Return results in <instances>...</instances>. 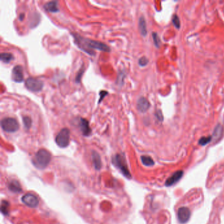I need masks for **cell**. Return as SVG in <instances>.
Returning <instances> with one entry per match:
<instances>
[{"mask_svg":"<svg viewBox=\"0 0 224 224\" xmlns=\"http://www.w3.org/2000/svg\"><path fill=\"white\" fill-rule=\"evenodd\" d=\"M92 157H93V163L95 164V167H96L97 170H99L101 167V162L100 156L97 152H93V155H92Z\"/></svg>","mask_w":224,"mask_h":224,"instance_id":"9a60e30c","label":"cell"},{"mask_svg":"<svg viewBox=\"0 0 224 224\" xmlns=\"http://www.w3.org/2000/svg\"><path fill=\"white\" fill-rule=\"evenodd\" d=\"M9 188L11 191L15 193H18L21 191L20 186L17 181H13V182H10L9 185Z\"/></svg>","mask_w":224,"mask_h":224,"instance_id":"e0dca14e","label":"cell"},{"mask_svg":"<svg viewBox=\"0 0 224 224\" xmlns=\"http://www.w3.org/2000/svg\"><path fill=\"white\" fill-rule=\"evenodd\" d=\"M22 201L24 204L31 208H36L39 204L38 198L34 195L31 193H27L22 197Z\"/></svg>","mask_w":224,"mask_h":224,"instance_id":"8992f818","label":"cell"},{"mask_svg":"<svg viewBox=\"0 0 224 224\" xmlns=\"http://www.w3.org/2000/svg\"><path fill=\"white\" fill-rule=\"evenodd\" d=\"M156 117L158 118L159 120H163V116H162L161 111H158L157 112H156Z\"/></svg>","mask_w":224,"mask_h":224,"instance_id":"484cf974","label":"cell"},{"mask_svg":"<svg viewBox=\"0 0 224 224\" xmlns=\"http://www.w3.org/2000/svg\"><path fill=\"white\" fill-rule=\"evenodd\" d=\"M212 140V137H202L201 138V139L199 140L198 143L200 144L201 145H206V144L209 143Z\"/></svg>","mask_w":224,"mask_h":224,"instance_id":"ffe728a7","label":"cell"},{"mask_svg":"<svg viewBox=\"0 0 224 224\" xmlns=\"http://www.w3.org/2000/svg\"><path fill=\"white\" fill-rule=\"evenodd\" d=\"M73 36L74 38L75 44L77 45L79 48H80L85 53L90 55H94L93 49L101 51L110 52V49L108 45L103 44V43L98 41L91 40V39H85L80 35L73 34Z\"/></svg>","mask_w":224,"mask_h":224,"instance_id":"6da1fadb","label":"cell"},{"mask_svg":"<svg viewBox=\"0 0 224 224\" xmlns=\"http://www.w3.org/2000/svg\"><path fill=\"white\" fill-rule=\"evenodd\" d=\"M51 156L50 152L45 149H40L36 152L33 159V164L38 169H44L50 162Z\"/></svg>","mask_w":224,"mask_h":224,"instance_id":"7a4b0ae2","label":"cell"},{"mask_svg":"<svg viewBox=\"0 0 224 224\" xmlns=\"http://www.w3.org/2000/svg\"><path fill=\"white\" fill-rule=\"evenodd\" d=\"M12 80L15 82L20 83L24 80L23 67L20 65L15 66L12 70Z\"/></svg>","mask_w":224,"mask_h":224,"instance_id":"ba28073f","label":"cell"},{"mask_svg":"<svg viewBox=\"0 0 224 224\" xmlns=\"http://www.w3.org/2000/svg\"><path fill=\"white\" fill-rule=\"evenodd\" d=\"M152 38H153V41H154V44L156 45V47H159L161 44V39L159 36L156 33H152Z\"/></svg>","mask_w":224,"mask_h":224,"instance_id":"44dd1931","label":"cell"},{"mask_svg":"<svg viewBox=\"0 0 224 224\" xmlns=\"http://www.w3.org/2000/svg\"><path fill=\"white\" fill-rule=\"evenodd\" d=\"M3 130L6 132L14 133L19 129V124L16 119L13 118H5L1 122Z\"/></svg>","mask_w":224,"mask_h":224,"instance_id":"3957f363","label":"cell"},{"mask_svg":"<svg viewBox=\"0 0 224 224\" xmlns=\"http://www.w3.org/2000/svg\"><path fill=\"white\" fill-rule=\"evenodd\" d=\"M183 175V171L182 170L177 171L176 172H175L174 174H172V176L170 177L169 178L166 180V185L167 187L173 185L174 184L177 183L181 178H182Z\"/></svg>","mask_w":224,"mask_h":224,"instance_id":"7c38bea8","label":"cell"},{"mask_svg":"<svg viewBox=\"0 0 224 224\" xmlns=\"http://www.w3.org/2000/svg\"><path fill=\"white\" fill-rule=\"evenodd\" d=\"M139 28L142 35L145 36L147 35V27L145 20L143 17H141L139 20Z\"/></svg>","mask_w":224,"mask_h":224,"instance_id":"5bb4252c","label":"cell"},{"mask_svg":"<svg viewBox=\"0 0 224 224\" xmlns=\"http://www.w3.org/2000/svg\"><path fill=\"white\" fill-rule=\"evenodd\" d=\"M190 216H191V211L187 207L179 208L177 211V218L181 223H185L188 222Z\"/></svg>","mask_w":224,"mask_h":224,"instance_id":"52a82bcc","label":"cell"},{"mask_svg":"<svg viewBox=\"0 0 224 224\" xmlns=\"http://www.w3.org/2000/svg\"><path fill=\"white\" fill-rule=\"evenodd\" d=\"M25 85L28 90L33 92H39L42 90L44 88V83L38 79L34 78H28L26 82Z\"/></svg>","mask_w":224,"mask_h":224,"instance_id":"5b68a950","label":"cell"},{"mask_svg":"<svg viewBox=\"0 0 224 224\" xmlns=\"http://www.w3.org/2000/svg\"><path fill=\"white\" fill-rule=\"evenodd\" d=\"M172 23L174 24L175 26L177 28H179L180 26V22H179V18L177 15H174V17L172 18Z\"/></svg>","mask_w":224,"mask_h":224,"instance_id":"603a6c76","label":"cell"},{"mask_svg":"<svg viewBox=\"0 0 224 224\" xmlns=\"http://www.w3.org/2000/svg\"><path fill=\"white\" fill-rule=\"evenodd\" d=\"M84 70H85V69L84 68V66H82V68L80 69V70H79V72L78 73L77 76H76V82L78 83H78L80 82L81 78H82V75H83V74H84Z\"/></svg>","mask_w":224,"mask_h":224,"instance_id":"7402d4cb","label":"cell"},{"mask_svg":"<svg viewBox=\"0 0 224 224\" xmlns=\"http://www.w3.org/2000/svg\"><path fill=\"white\" fill-rule=\"evenodd\" d=\"M114 162H115V163H116V164L118 165V166H119L120 168L121 169V170L123 171L125 176H126L127 177L130 176V174L128 171V170L126 168V166H125V164L124 159L121 155H117L116 156H115V157L114 158Z\"/></svg>","mask_w":224,"mask_h":224,"instance_id":"9c48e42d","label":"cell"},{"mask_svg":"<svg viewBox=\"0 0 224 224\" xmlns=\"http://www.w3.org/2000/svg\"><path fill=\"white\" fill-rule=\"evenodd\" d=\"M142 161L143 164L147 166H150L154 165L155 162L153 161L152 159L149 156H142Z\"/></svg>","mask_w":224,"mask_h":224,"instance_id":"ac0fdd59","label":"cell"},{"mask_svg":"<svg viewBox=\"0 0 224 224\" xmlns=\"http://www.w3.org/2000/svg\"><path fill=\"white\" fill-rule=\"evenodd\" d=\"M24 14H22L20 15V20H23V18H24Z\"/></svg>","mask_w":224,"mask_h":224,"instance_id":"4316f807","label":"cell"},{"mask_svg":"<svg viewBox=\"0 0 224 224\" xmlns=\"http://www.w3.org/2000/svg\"><path fill=\"white\" fill-rule=\"evenodd\" d=\"M80 128L82 132V134L85 136H89L91 133V130L89 124V122L86 119L84 118H80L79 122Z\"/></svg>","mask_w":224,"mask_h":224,"instance_id":"30bf717a","label":"cell"},{"mask_svg":"<svg viewBox=\"0 0 224 224\" xmlns=\"http://www.w3.org/2000/svg\"><path fill=\"white\" fill-rule=\"evenodd\" d=\"M149 63V60L146 57H142L139 60V64L141 66H145Z\"/></svg>","mask_w":224,"mask_h":224,"instance_id":"cb8c5ba5","label":"cell"},{"mask_svg":"<svg viewBox=\"0 0 224 224\" xmlns=\"http://www.w3.org/2000/svg\"><path fill=\"white\" fill-rule=\"evenodd\" d=\"M150 103L145 97H141L137 101V109L141 112H145L149 109Z\"/></svg>","mask_w":224,"mask_h":224,"instance_id":"8fae6325","label":"cell"},{"mask_svg":"<svg viewBox=\"0 0 224 224\" xmlns=\"http://www.w3.org/2000/svg\"><path fill=\"white\" fill-rule=\"evenodd\" d=\"M69 142L70 130L68 128H63L57 135L56 138H55V142L59 147L61 148H64L69 145Z\"/></svg>","mask_w":224,"mask_h":224,"instance_id":"277c9868","label":"cell"},{"mask_svg":"<svg viewBox=\"0 0 224 224\" xmlns=\"http://www.w3.org/2000/svg\"><path fill=\"white\" fill-rule=\"evenodd\" d=\"M23 121L24 126V128H25V129H26V130H29L32 125V119L30 117H28V116H24V117H23Z\"/></svg>","mask_w":224,"mask_h":224,"instance_id":"d6986e66","label":"cell"},{"mask_svg":"<svg viewBox=\"0 0 224 224\" xmlns=\"http://www.w3.org/2000/svg\"><path fill=\"white\" fill-rule=\"evenodd\" d=\"M107 95H108V92L106 91H101L99 92L100 98H99V103H100L101 101H102V100L103 99V98L105 97V96H107Z\"/></svg>","mask_w":224,"mask_h":224,"instance_id":"d4e9b609","label":"cell"},{"mask_svg":"<svg viewBox=\"0 0 224 224\" xmlns=\"http://www.w3.org/2000/svg\"><path fill=\"white\" fill-rule=\"evenodd\" d=\"M13 54L9 53H1V56H0V59L5 63H9L13 59Z\"/></svg>","mask_w":224,"mask_h":224,"instance_id":"2e32d148","label":"cell"},{"mask_svg":"<svg viewBox=\"0 0 224 224\" xmlns=\"http://www.w3.org/2000/svg\"><path fill=\"white\" fill-rule=\"evenodd\" d=\"M44 9L46 11L50 13H57L59 12L58 2L57 1H52L46 3L44 5Z\"/></svg>","mask_w":224,"mask_h":224,"instance_id":"4fadbf2b","label":"cell"}]
</instances>
